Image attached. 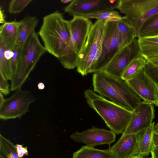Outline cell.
I'll list each match as a JSON object with an SVG mask.
<instances>
[{"mask_svg":"<svg viewBox=\"0 0 158 158\" xmlns=\"http://www.w3.org/2000/svg\"><path fill=\"white\" fill-rule=\"evenodd\" d=\"M47 52L58 58L64 50L71 35L69 20L56 11L47 15L38 32Z\"/></svg>","mask_w":158,"mask_h":158,"instance_id":"cell-1","label":"cell"},{"mask_svg":"<svg viewBox=\"0 0 158 158\" xmlns=\"http://www.w3.org/2000/svg\"><path fill=\"white\" fill-rule=\"evenodd\" d=\"M158 35V12L148 18L139 31L138 38Z\"/></svg>","mask_w":158,"mask_h":158,"instance_id":"cell-24","label":"cell"},{"mask_svg":"<svg viewBox=\"0 0 158 158\" xmlns=\"http://www.w3.org/2000/svg\"><path fill=\"white\" fill-rule=\"evenodd\" d=\"M35 100L30 91L17 89L0 105V119L6 120L20 118L29 111V106Z\"/></svg>","mask_w":158,"mask_h":158,"instance_id":"cell-7","label":"cell"},{"mask_svg":"<svg viewBox=\"0 0 158 158\" xmlns=\"http://www.w3.org/2000/svg\"><path fill=\"white\" fill-rule=\"evenodd\" d=\"M0 91L3 95H6L10 93L9 85L7 80L0 74Z\"/></svg>","mask_w":158,"mask_h":158,"instance_id":"cell-31","label":"cell"},{"mask_svg":"<svg viewBox=\"0 0 158 158\" xmlns=\"http://www.w3.org/2000/svg\"><path fill=\"white\" fill-rule=\"evenodd\" d=\"M71 35L66 48L58 58L63 67L73 69L78 65L79 56L82 50L92 25L89 19L75 16L69 20Z\"/></svg>","mask_w":158,"mask_h":158,"instance_id":"cell-3","label":"cell"},{"mask_svg":"<svg viewBox=\"0 0 158 158\" xmlns=\"http://www.w3.org/2000/svg\"><path fill=\"white\" fill-rule=\"evenodd\" d=\"M102 73L105 80L134 110L142 101L141 98L127 81L121 78L113 77Z\"/></svg>","mask_w":158,"mask_h":158,"instance_id":"cell-15","label":"cell"},{"mask_svg":"<svg viewBox=\"0 0 158 158\" xmlns=\"http://www.w3.org/2000/svg\"><path fill=\"white\" fill-rule=\"evenodd\" d=\"M156 86V100L154 104L158 107V85L155 84Z\"/></svg>","mask_w":158,"mask_h":158,"instance_id":"cell-37","label":"cell"},{"mask_svg":"<svg viewBox=\"0 0 158 158\" xmlns=\"http://www.w3.org/2000/svg\"><path fill=\"white\" fill-rule=\"evenodd\" d=\"M20 21L16 47L21 50L30 35L35 31L39 20L36 17L27 16Z\"/></svg>","mask_w":158,"mask_h":158,"instance_id":"cell-19","label":"cell"},{"mask_svg":"<svg viewBox=\"0 0 158 158\" xmlns=\"http://www.w3.org/2000/svg\"><path fill=\"white\" fill-rule=\"evenodd\" d=\"M142 56L138 39L121 49L101 72L113 77L121 78L129 64L134 59Z\"/></svg>","mask_w":158,"mask_h":158,"instance_id":"cell-9","label":"cell"},{"mask_svg":"<svg viewBox=\"0 0 158 158\" xmlns=\"http://www.w3.org/2000/svg\"><path fill=\"white\" fill-rule=\"evenodd\" d=\"M47 52L35 31L20 50L19 64L11 81V91L21 89L41 57Z\"/></svg>","mask_w":158,"mask_h":158,"instance_id":"cell-4","label":"cell"},{"mask_svg":"<svg viewBox=\"0 0 158 158\" xmlns=\"http://www.w3.org/2000/svg\"><path fill=\"white\" fill-rule=\"evenodd\" d=\"M147 63L146 59L142 56L135 59L127 67L121 78L126 81L133 78L144 68Z\"/></svg>","mask_w":158,"mask_h":158,"instance_id":"cell-23","label":"cell"},{"mask_svg":"<svg viewBox=\"0 0 158 158\" xmlns=\"http://www.w3.org/2000/svg\"><path fill=\"white\" fill-rule=\"evenodd\" d=\"M6 22L5 20V17L3 10L0 9V22L2 24L5 23Z\"/></svg>","mask_w":158,"mask_h":158,"instance_id":"cell-36","label":"cell"},{"mask_svg":"<svg viewBox=\"0 0 158 158\" xmlns=\"http://www.w3.org/2000/svg\"><path fill=\"white\" fill-rule=\"evenodd\" d=\"M32 1V0H11L8 4V12L10 14L19 13Z\"/></svg>","mask_w":158,"mask_h":158,"instance_id":"cell-28","label":"cell"},{"mask_svg":"<svg viewBox=\"0 0 158 158\" xmlns=\"http://www.w3.org/2000/svg\"><path fill=\"white\" fill-rule=\"evenodd\" d=\"M106 23L97 20L92 24L85 45L79 56L77 71L84 76L93 73L101 55Z\"/></svg>","mask_w":158,"mask_h":158,"instance_id":"cell-5","label":"cell"},{"mask_svg":"<svg viewBox=\"0 0 158 158\" xmlns=\"http://www.w3.org/2000/svg\"><path fill=\"white\" fill-rule=\"evenodd\" d=\"M6 48L4 42L0 39V74L7 80L11 81L13 75L11 60H8L5 57L4 52Z\"/></svg>","mask_w":158,"mask_h":158,"instance_id":"cell-25","label":"cell"},{"mask_svg":"<svg viewBox=\"0 0 158 158\" xmlns=\"http://www.w3.org/2000/svg\"><path fill=\"white\" fill-rule=\"evenodd\" d=\"M94 91L99 95L109 98L112 102L133 111V110L107 82L101 72L94 73L92 78Z\"/></svg>","mask_w":158,"mask_h":158,"instance_id":"cell-14","label":"cell"},{"mask_svg":"<svg viewBox=\"0 0 158 158\" xmlns=\"http://www.w3.org/2000/svg\"><path fill=\"white\" fill-rule=\"evenodd\" d=\"M13 55V50L6 48L4 52L5 58L8 60H11Z\"/></svg>","mask_w":158,"mask_h":158,"instance_id":"cell-33","label":"cell"},{"mask_svg":"<svg viewBox=\"0 0 158 158\" xmlns=\"http://www.w3.org/2000/svg\"><path fill=\"white\" fill-rule=\"evenodd\" d=\"M73 0H61V2L63 3L66 4L68 3H70L73 1Z\"/></svg>","mask_w":158,"mask_h":158,"instance_id":"cell-41","label":"cell"},{"mask_svg":"<svg viewBox=\"0 0 158 158\" xmlns=\"http://www.w3.org/2000/svg\"><path fill=\"white\" fill-rule=\"evenodd\" d=\"M154 131L158 133V123L154 126Z\"/></svg>","mask_w":158,"mask_h":158,"instance_id":"cell-42","label":"cell"},{"mask_svg":"<svg viewBox=\"0 0 158 158\" xmlns=\"http://www.w3.org/2000/svg\"><path fill=\"white\" fill-rule=\"evenodd\" d=\"M20 21L6 22L0 26V39L7 48L13 50L16 47Z\"/></svg>","mask_w":158,"mask_h":158,"instance_id":"cell-17","label":"cell"},{"mask_svg":"<svg viewBox=\"0 0 158 158\" xmlns=\"http://www.w3.org/2000/svg\"><path fill=\"white\" fill-rule=\"evenodd\" d=\"M37 87L39 89L42 90L44 89L45 88V85L43 83L40 82L38 84Z\"/></svg>","mask_w":158,"mask_h":158,"instance_id":"cell-39","label":"cell"},{"mask_svg":"<svg viewBox=\"0 0 158 158\" xmlns=\"http://www.w3.org/2000/svg\"><path fill=\"white\" fill-rule=\"evenodd\" d=\"M72 158H117L109 149L101 150L85 146L73 153Z\"/></svg>","mask_w":158,"mask_h":158,"instance_id":"cell-22","label":"cell"},{"mask_svg":"<svg viewBox=\"0 0 158 158\" xmlns=\"http://www.w3.org/2000/svg\"><path fill=\"white\" fill-rule=\"evenodd\" d=\"M144 69L154 82L158 85V69L147 62Z\"/></svg>","mask_w":158,"mask_h":158,"instance_id":"cell-29","label":"cell"},{"mask_svg":"<svg viewBox=\"0 0 158 158\" xmlns=\"http://www.w3.org/2000/svg\"><path fill=\"white\" fill-rule=\"evenodd\" d=\"M118 9L135 28L138 38L144 22L158 12V0H120Z\"/></svg>","mask_w":158,"mask_h":158,"instance_id":"cell-6","label":"cell"},{"mask_svg":"<svg viewBox=\"0 0 158 158\" xmlns=\"http://www.w3.org/2000/svg\"><path fill=\"white\" fill-rule=\"evenodd\" d=\"M141 56L147 62L158 59V35L138 38Z\"/></svg>","mask_w":158,"mask_h":158,"instance_id":"cell-20","label":"cell"},{"mask_svg":"<svg viewBox=\"0 0 158 158\" xmlns=\"http://www.w3.org/2000/svg\"><path fill=\"white\" fill-rule=\"evenodd\" d=\"M15 147L19 157H23L24 155H28V152L27 147H23L22 145L19 144H16Z\"/></svg>","mask_w":158,"mask_h":158,"instance_id":"cell-32","label":"cell"},{"mask_svg":"<svg viewBox=\"0 0 158 158\" xmlns=\"http://www.w3.org/2000/svg\"><path fill=\"white\" fill-rule=\"evenodd\" d=\"M121 49L130 44L136 38L135 30L125 16L117 22Z\"/></svg>","mask_w":158,"mask_h":158,"instance_id":"cell-21","label":"cell"},{"mask_svg":"<svg viewBox=\"0 0 158 158\" xmlns=\"http://www.w3.org/2000/svg\"><path fill=\"white\" fill-rule=\"evenodd\" d=\"M152 148L158 146V133L154 131L152 136Z\"/></svg>","mask_w":158,"mask_h":158,"instance_id":"cell-34","label":"cell"},{"mask_svg":"<svg viewBox=\"0 0 158 158\" xmlns=\"http://www.w3.org/2000/svg\"><path fill=\"white\" fill-rule=\"evenodd\" d=\"M129 158H144L143 157H140V156H133Z\"/></svg>","mask_w":158,"mask_h":158,"instance_id":"cell-43","label":"cell"},{"mask_svg":"<svg viewBox=\"0 0 158 158\" xmlns=\"http://www.w3.org/2000/svg\"><path fill=\"white\" fill-rule=\"evenodd\" d=\"M84 96L89 106L102 118L110 130L123 133L131 119L132 112L96 93L91 89L85 90Z\"/></svg>","mask_w":158,"mask_h":158,"instance_id":"cell-2","label":"cell"},{"mask_svg":"<svg viewBox=\"0 0 158 158\" xmlns=\"http://www.w3.org/2000/svg\"><path fill=\"white\" fill-rule=\"evenodd\" d=\"M5 100L3 96V94L1 93H0V105Z\"/></svg>","mask_w":158,"mask_h":158,"instance_id":"cell-40","label":"cell"},{"mask_svg":"<svg viewBox=\"0 0 158 158\" xmlns=\"http://www.w3.org/2000/svg\"><path fill=\"white\" fill-rule=\"evenodd\" d=\"M126 81L142 99L154 104L156 100V84L144 68L134 78Z\"/></svg>","mask_w":158,"mask_h":158,"instance_id":"cell-13","label":"cell"},{"mask_svg":"<svg viewBox=\"0 0 158 158\" xmlns=\"http://www.w3.org/2000/svg\"><path fill=\"white\" fill-rule=\"evenodd\" d=\"M116 136V134L111 130L95 127L81 132L76 131L70 135L71 138L76 142L93 148L102 144L110 145L114 141Z\"/></svg>","mask_w":158,"mask_h":158,"instance_id":"cell-12","label":"cell"},{"mask_svg":"<svg viewBox=\"0 0 158 158\" xmlns=\"http://www.w3.org/2000/svg\"><path fill=\"white\" fill-rule=\"evenodd\" d=\"M120 0H73L64 8V11L73 17H85L118 9Z\"/></svg>","mask_w":158,"mask_h":158,"instance_id":"cell-10","label":"cell"},{"mask_svg":"<svg viewBox=\"0 0 158 158\" xmlns=\"http://www.w3.org/2000/svg\"><path fill=\"white\" fill-rule=\"evenodd\" d=\"M154 122L148 127L137 133V145L133 156L143 157L148 155L152 149V136Z\"/></svg>","mask_w":158,"mask_h":158,"instance_id":"cell-18","label":"cell"},{"mask_svg":"<svg viewBox=\"0 0 158 158\" xmlns=\"http://www.w3.org/2000/svg\"><path fill=\"white\" fill-rule=\"evenodd\" d=\"M154 117L153 104L142 101L133 111L130 121L122 134H136L148 127L153 123Z\"/></svg>","mask_w":158,"mask_h":158,"instance_id":"cell-11","label":"cell"},{"mask_svg":"<svg viewBox=\"0 0 158 158\" xmlns=\"http://www.w3.org/2000/svg\"><path fill=\"white\" fill-rule=\"evenodd\" d=\"M147 62L150 63L154 67L158 69V59Z\"/></svg>","mask_w":158,"mask_h":158,"instance_id":"cell-38","label":"cell"},{"mask_svg":"<svg viewBox=\"0 0 158 158\" xmlns=\"http://www.w3.org/2000/svg\"><path fill=\"white\" fill-rule=\"evenodd\" d=\"M137 145V134H122L117 141L109 149L117 158L133 156Z\"/></svg>","mask_w":158,"mask_h":158,"instance_id":"cell-16","label":"cell"},{"mask_svg":"<svg viewBox=\"0 0 158 158\" xmlns=\"http://www.w3.org/2000/svg\"><path fill=\"white\" fill-rule=\"evenodd\" d=\"M150 153L152 158H158V146L153 147Z\"/></svg>","mask_w":158,"mask_h":158,"instance_id":"cell-35","label":"cell"},{"mask_svg":"<svg viewBox=\"0 0 158 158\" xmlns=\"http://www.w3.org/2000/svg\"><path fill=\"white\" fill-rule=\"evenodd\" d=\"M83 17L87 19H95L105 23L118 22L122 17L114 10H109L86 16Z\"/></svg>","mask_w":158,"mask_h":158,"instance_id":"cell-27","label":"cell"},{"mask_svg":"<svg viewBox=\"0 0 158 158\" xmlns=\"http://www.w3.org/2000/svg\"><path fill=\"white\" fill-rule=\"evenodd\" d=\"M120 44L117 22L106 23L102 53L94 66L93 73L101 72L104 69L121 49Z\"/></svg>","mask_w":158,"mask_h":158,"instance_id":"cell-8","label":"cell"},{"mask_svg":"<svg viewBox=\"0 0 158 158\" xmlns=\"http://www.w3.org/2000/svg\"><path fill=\"white\" fill-rule=\"evenodd\" d=\"M20 50L16 47L13 49V55L11 60V63L13 74L17 68L20 57Z\"/></svg>","mask_w":158,"mask_h":158,"instance_id":"cell-30","label":"cell"},{"mask_svg":"<svg viewBox=\"0 0 158 158\" xmlns=\"http://www.w3.org/2000/svg\"><path fill=\"white\" fill-rule=\"evenodd\" d=\"M0 155L4 158H23L18 156L14 143L1 134L0 135Z\"/></svg>","mask_w":158,"mask_h":158,"instance_id":"cell-26","label":"cell"}]
</instances>
